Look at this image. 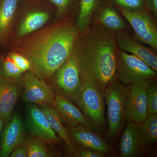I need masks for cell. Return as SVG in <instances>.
I'll list each match as a JSON object with an SVG mask.
<instances>
[{
	"mask_svg": "<svg viewBox=\"0 0 157 157\" xmlns=\"http://www.w3.org/2000/svg\"><path fill=\"white\" fill-rule=\"evenodd\" d=\"M2 64L0 62V77L2 76Z\"/></svg>",
	"mask_w": 157,
	"mask_h": 157,
	"instance_id": "d6a6232c",
	"label": "cell"
},
{
	"mask_svg": "<svg viewBox=\"0 0 157 157\" xmlns=\"http://www.w3.org/2000/svg\"><path fill=\"white\" fill-rule=\"evenodd\" d=\"M105 0H80L76 24L79 33L89 29L93 14Z\"/></svg>",
	"mask_w": 157,
	"mask_h": 157,
	"instance_id": "7402d4cb",
	"label": "cell"
},
{
	"mask_svg": "<svg viewBox=\"0 0 157 157\" xmlns=\"http://www.w3.org/2000/svg\"><path fill=\"white\" fill-rule=\"evenodd\" d=\"M144 7L157 21V0H144Z\"/></svg>",
	"mask_w": 157,
	"mask_h": 157,
	"instance_id": "f546056e",
	"label": "cell"
},
{
	"mask_svg": "<svg viewBox=\"0 0 157 157\" xmlns=\"http://www.w3.org/2000/svg\"><path fill=\"white\" fill-rule=\"evenodd\" d=\"M50 81L54 94L59 95L74 102L83 84L73 53L55 71Z\"/></svg>",
	"mask_w": 157,
	"mask_h": 157,
	"instance_id": "5b68a950",
	"label": "cell"
},
{
	"mask_svg": "<svg viewBox=\"0 0 157 157\" xmlns=\"http://www.w3.org/2000/svg\"><path fill=\"white\" fill-rule=\"evenodd\" d=\"M127 122L119 145L120 156L143 157L139 144L137 124L132 121Z\"/></svg>",
	"mask_w": 157,
	"mask_h": 157,
	"instance_id": "e0dca14e",
	"label": "cell"
},
{
	"mask_svg": "<svg viewBox=\"0 0 157 157\" xmlns=\"http://www.w3.org/2000/svg\"><path fill=\"white\" fill-rule=\"evenodd\" d=\"M26 138L24 124L19 113H15L6 124L0 143V157H9L12 151L24 143Z\"/></svg>",
	"mask_w": 157,
	"mask_h": 157,
	"instance_id": "5bb4252c",
	"label": "cell"
},
{
	"mask_svg": "<svg viewBox=\"0 0 157 157\" xmlns=\"http://www.w3.org/2000/svg\"><path fill=\"white\" fill-rule=\"evenodd\" d=\"M137 128L140 149L144 155L157 142V115L147 117Z\"/></svg>",
	"mask_w": 157,
	"mask_h": 157,
	"instance_id": "d6986e66",
	"label": "cell"
},
{
	"mask_svg": "<svg viewBox=\"0 0 157 157\" xmlns=\"http://www.w3.org/2000/svg\"><path fill=\"white\" fill-rule=\"evenodd\" d=\"M52 106L59 114L62 123L67 127L82 125L90 128L80 109L70 100L59 95L55 94Z\"/></svg>",
	"mask_w": 157,
	"mask_h": 157,
	"instance_id": "2e32d148",
	"label": "cell"
},
{
	"mask_svg": "<svg viewBox=\"0 0 157 157\" xmlns=\"http://www.w3.org/2000/svg\"><path fill=\"white\" fill-rule=\"evenodd\" d=\"M117 7L134 30V36L157 52V21L151 13L145 8L140 11H131Z\"/></svg>",
	"mask_w": 157,
	"mask_h": 157,
	"instance_id": "8992f818",
	"label": "cell"
},
{
	"mask_svg": "<svg viewBox=\"0 0 157 157\" xmlns=\"http://www.w3.org/2000/svg\"><path fill=\"white\" fill-rule=\"evenodd\" d=\"M28 157H52L48 149V144L36 137L32 136L26 138L24 142Z\"/></svg>",
	"mask_w": 157,
	"mask_h": 157,
	"instance_id": "603a6c76",
	"label": "cell"
},
{
	"mask_svg": "<svg viewBox=\"0 0 157 157\" xmlns=\"http://www.w3.org/2000/svg\"><path fill=\"white\" fill-rule=\"evenodd\" d=\"M128 23L117 7L110 0H105L93 14L90 25L103 28L115 34L130 30L131 26Z\"/></svg>",
	"mask_w": 157,
	"mask_h": 157,
	"instance_id": "30bf717a",
	"label": "cell"
},
{
	"mask_svg": "<svg viewBox=\"0 0 157 157\" xmlns=\"http://www.w3.org/2000/svg\"><path fill=\"white\" fill-rule=\"evenodd\" d=\"M4 121L2 118L0 116V133L2 130L3 126L4 125Z\"/></svg>",
	"mask_w": 157,
	"mask_h": 157,
	"instance_id": "1f68e13d",
	"label": "cell"
},
{
	"mask_svg": "<svg viewBox=\"0 0 157 157\" xmlns=\"http://www.w3.org/2000/svg\"><path fill=\"white\" fill-rule=\"evenodd\" d=\"M77 157H104L105 155L86 147L76 146Z\"/></svg>",
	"mask_w": 157,
	"mask_h": 157,
	"instance_id": "f1b7e54d",
	"label": "cell"
},
{
	"mask_svg": "<svg viewBox=\"0 0 157 157\" xmlns=\"http://www.w3.org/2000/svg\"><path fill=\"white\" fill-rule=\"evenodd\" d=\"M56 8L57 20L68 17H77L80 0H49Z\"/></svg>",
	"mask_w": 157,
	"mask_h": 157,
	"instance_id": "cb8c5ba5",
	"label": "cell"
},
{
	"mask_svg": "<svg viewBox=\"0 0 157 157\" xmlns=\"http://www.w3.org/2000/svg\"><path fill=\"white\" fill-rule=\"evenodd\" d=\"M23 93L22 99L26 103L39 106L53 104L55 94L50 86L39 78L33 70L25 72L21 78Z\"/></svg>",
	"mask_w": 157,
	"mask_h": 157,
	"instance_id": "9c48e42d",
	"label": "cell"
},
{
	"mask_svg": "<svg viewBox=\"0 0 157 157\" xmlns=\"http://www.w3.org/2000/svg\"><path fill=\"white\" fill-rule=\"evenodd\" d=\"M143 82L131 85L125 106L126 121H132L137 124L147 117V101Z\"/></svg>",
	"mask_w": 157,
	"mask_h": 157,
	"instance_id": "4fadbf2b",
	"label": "cell"
},
{
	"mask_svg": "<svg viewBox=\"0 0 157 157\" xmlns=\"http://www.w3.org/2000/svg\"><path fill=\"white\" fill-rule=\"evenodd\" d=\"M74 102L81 110L91 129L99 134L107 132L104 93L90 85L83 84Z\"/></svg>",
	"mask_w": 157,
	"mask_h": 157,
	"instance_id": "277c9868",
	"label": "cell"
},
{
	"mask_svg": "<svg viewBox=\"0 0 157 157\" xmlns=\"http://www.w3.org/2000/svg\"><path fill=\"white\" fill-rule=\"evenodd\" d=\"M131 86V85L124 86L117 80L109 84L104 90L107 106V133L113 140L119 136L126 121L125 106Z\"/></svg>",
	"mask_w": 157,
	"mask_h": 157,
	"instance_id": "3957f363",
	"label": "cell"
},
{
	"mask_svg": "<svg viewBox=\"0 0 157 157\" xmlns=\"http://www.w3.org/2000/svg\"><path fill=\"white\" fill-rule=\"evenodd\" d=\"M68 134L75 146L82 147L107 155L113 152L111 146L99 134L82 125L67 127Z\"/></svg>",
	"mask_w": 157,
	"mask_h": 157,
	"instance_id": "8fae6325",
	"label": "cell"
},
{
	"mask_svg": "<svg viewBox=\"0 0 157 157\" xmlns=\"http://www.w3.org/2000/svg\"><path fill=\"white\" fill-rule=\"evenodd\" d=\"M40 107L45 113L53 131L66 144L69 153L73 156L77 157L76 146L70 138L67 128L64 126L63 124L54 108L51 105L40 106Z\"/></svg>",
	"mask_w": 157,
	"mask_h": 157,
	"instance_id": "ac0fdd59",
	"label": "cell"
},
{
	"mask_svg": "<svg viewBox=\"0 0 157 157\" xmlns=\"http://www.w3.org/2000/svg\"><path fill=\"white\" fill-rule=\"evenodd\" d=\"M49 18V14L45 11H34L29 13L20 25L15 39L25 36L42 28Z\"/></svg>",
	"mask_w": 157,
	"mask_h": 157,
	"instance_id": "44dd1931",
	"label": "cell"
},
{
	"mask_svg": "<svg viewBox=\"0 0 157 157\" xmlns=\"http://www.w3.org/2000/svg\"><path fill=\"white\" fill-rule=\"evenodd\" d=\"M9 157H27V150L24 143L14 149Z\"/></svg>",
	"mask_w": 157,
	"mask_h": 157,
	"instance_id": "4dcf8cb0",
	"label": "cell"
},
{
	"mask_svg": "<svg viewBox=\"0 0 157 157\" xmlns=\"http://www.w3.org/2000/svg\"><path fill=\"white\" fill-rule=\"evenodd\" d=\"M26 127L32 136L44 140L51 146L63 144L51 127L44 112L36 104H30L26 109Z\"/></svg>",
	"mask_w": 157,
	"mask_h": 157,
	"instance_id": "ba28073f",
	"label": "cell"
},
{
	"mask_svg": "<svg viewBox=\"0 0 157 157\" xmlns=\"http://www.w3.org/2000/svg\"><path fill=\"white\" fill-rule=\"evenodd\" d=\"M157 72L134 55L119 49L118 59L117 79L128 85L156 78Z\"/></svg>",
	"mask_w": 157,
	"mask_h": 157,
	"instance_id": "52a82bcc",
	"label": "cell"
},
{
	"mask_svg": "<svg viewBox=\"0 0 157 157\" xmlns=\"http://www.w3.org/2000/svg\"><path fill=\"white\" fill-rule=\"evenodd\" d=\"M115 35L118 46L120 50L137 57L157 72L156 52L137 40L129 31H121Z\"/></svg>",
	"mask_w": 157,
	"mask_h": 157,
	"instance_id": "7c38bea8",
	"label": "cell"
},
{
	"mask_svg": "<svg viewBox=\"0 0 157 157\" xmlns=\"http://www.w3.org/2000/svg\"><path fill=\"white\" fill-rule=\"evenodd\" d=\"M76 19V17H64L14 39L12 51L25 57L36 75L50 82L55 71L73 53L79 34Z\"/></svg>",
	"mask_w": 157,
	"mask_h": 157,
	"instance_id": "6da1fadb",
	"label": "cell"
},
{
	"mask_svg": "<svg viewBox=\"0 0 157 157\" xmlns=\"http://www.w3.org/2000/svg\"><path fill=\"white\" fill-rule=\"evenodd\" d=\"M8 56L14 61L23 73L32 69L29 61L22 55L12 51L8 55Z\"/></svg>",
	"mask_w": 157,
	"mask_h": 157,
	"instance_id": "83f0119b",
	"label": "cell"
},
{
	"mask_svg": "<svg viewBox=\"0 0 157 157\" xmlns=\"http://www.w3.org/2000/svg\"><path fill=\"white\" fill-rule=\"evenodd\" d=\"M2 64V76L13 79H21L22 77L23 72L9 56L3 59Z\"/></svg>",
	"mask_w": 157,
	"mask_h": 157,
	"instance_id": "484cf974",
	"label": "cell"
},
{
	"mask_svg": "<svg viewBox=\"0 0 157 157\" xmlns=\"http://www.w3.org/2000/svg\"><path fill=\"white\" fill-rule=\"evenodd\" d=\"M116 6L131 11H140L145 8L144 0H110Z\"/></svg>",
	"mask_w": 157,
	"mask_h": 157,
	"instance_id": "4316f807",
	"label": "cell"
},
{
	"mask_svg": "<svg viewBox=\"0 0 157 157\" xmlns=\"http://www.w3.org/2000/svg\"><path fill=\"white\" fill-rule=\"evenodd\" d=\"M119 50L115 34L106 29L90 25L87 31L79 33L73 53L82 84L104 93L118 80Z\"/></svg>",
	"mask_w": 157,
	"mask_h": 157,
	"instance_id": "7a4b0ae2",
	"label": "cell"
},
{
	"mask_svg": "<svg viewBox=\"0 0 157 157\" xmlns=\"http://www.w3.org/2000/svg\"><path fill=\"white\" fill-rule=\"evenodd\" d=\"M147 101V117L157 115V83L156 78L143 81Z\"/></svg>",
	"mask_w": 157,
	"mask_h": 157,
	"instance_id": "d4e9b609",
	"label": "cell"
},
{
	"mask_svg": "<svg viewBox=\"0 0 157 157\" xmlns=\"http://www.w3.org/2000/svg\"><path fill=\"white\" fill-rule=\"evenodd\" d=\"M18 0H2L0 4V45L7 43Z\"/></svg>",
	"mask_w": 157,
	"mask_h": 157,
	"instance_id": "ffe728a7",
	"label": "cell"
},
{
	"mask_svg": "<svg viewBox=\"0 0 157 157\" xmlns=\"http://www.w3.org/2000/svg\"><path fill=\"white\" fill-rule=\"evenodd\" d=\"M22 89L21 78L13 79L0 77V116L4 124L11 118Z\"/></svg>",
	"mask_w": 157,
	"mask_h": 157,
	"instance_id": "9a60e30c",
	"label": "cell"
},
{
	"mask_svg": "<svg viewBox=\"0 0 157 157\" xmlns=\"http://www.w3.org/2000/svg\"><path fill=\"white\" fill-rule=\"evenodd\" d=\"M2 0H0V4H1V2H2Z\"/></svg>",
	"mask_w": 157,
	"mask_h": 157,
	"instance_id": "836d02e7",
	"label": "cell"
}]
</instances>
